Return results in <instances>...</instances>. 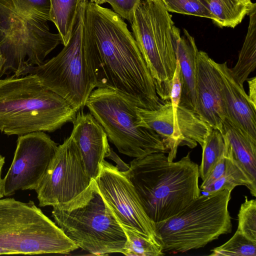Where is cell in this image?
<instances>
[{
    "instance_id": "1",
    "label": "cell",
    "mask_w": 256,
    "mask_h": 256,
    "mask_svg": "<svg viewBox=\"0 0 256 256\" xmlns=\"http://www.w3.org/2000/svg\"><path fill=\"white\" fill-rule=\"evenodd\" d=\"M86 24L91 42V62L96 88L118 90L138 107L157 108L162 103L136 42L119 15L88 1Z\"/></svg>"
},
{
    "instance_id": "2",
    "label": "cell",
    "mask_w": 256,
    "mask_h": 256,
    "mask_svg": "<svg viewBox=\"0 0 256 256\" xmlns=\"http://www.w3.org/2000/svg\"><path fill=\"white\" fill-rule=\"evenodd\" d=\"M154 224L174 216L200 195L198 166L188 152L177 162L165 153L136 158L124 171Z\"/></svg>"
},
{
    "instance_id": "3",
    "label": "cell",
    "mask_w": 256,
    "mask_h": 256,
    "mask_svg": "<svg viewBox=\"0 0 256 256\" xmlns=\"http://www.w3.org/2000/svg\"><path fill=\"white\" fill-rule=\"evenodd\" d=\"M50 0H0V54L4 64L0 77L42 64L62 44L58 33L50 32Z\"/></svg>"
},
{
    "instance_id": "4",
    "label": "cell",
    "mask_w": 256,
    "mask_h": 256,
    "mask_svg": "<svg viewBox=\"0 0 256 256\" xmlns=\"http://www.w3.org/2000/svg\"><path fill=\"white\" fill-rule=\"evenodd\" d=\"M78 112L35 75L0 79V131L8 136L54 132L72 122Z\"/></svg>"
},
{
    "instance_id": "5",
    "label": "cell",
    "mask_w": 256,
    "mask_h": 256,
    "mask_svg": "<svg viewBox=\"0 0 256 256\" xmlns=\"http://www.w3.org/2000/svg\"><path fill=\"white\" fill-rule=\"evenodd\" d=\"M88 0H80L70 38L55 56L24 70L48 89L65 99L78 111L82 110L96 84L91 62V42L86 24Z\"/></svg>"
},
{
    "instance_id": "6",
    "label": "cell",
    "mask_w": 256,
    "mask_h": 256,
    "mask_svg": "<svg viewBox=\"0 0 256 256\" xmlns=\"http://www.w3.org/2000/svg\"><path fill=\"white\" fill-rule=\"evenodd\" d=\"M56 225L78 248L96 256L122 253L126 237L94 180L70 201L52 206Z\"/></svg>"
},
{
    "instance_id": "7",
    "label": "cell",
    "mask_w": 256,
    "mask_h": 256,
    "mask_svg": "<svg viewBox=\"0 0 256 256\" xmlns=\"http://www.w3.org/2000/svg\"><path fill=\"white\" fill-rule=\"evenodd\" d=\"M232 190L200 195L174 216L155 224L156 238L164 253L202 248L230 233L228 210Z\"/></svg>"
},
{
    "instance_id": "8",
    "label": "cell",
    "mask_w": 256,
    "mask_h": 256,
    "mask_svg": "<svg viewBox=\"0 0 256 256\" xmlns=\"http://www.w3.org/2000/svg\"><path fill=\"white\" fill-rule=\"evenodd\" d=\"M133 36L163 101L170 100L180 36L162 0H141L130 23Z\"/></svg>"
},
{
    "instance_id": "9",
    "label": "cell",
    "mask_w": 256,
    "mask_h": 256,
    "mask_svg": "<svg viewBox=\"0 0 256 256\" xmlns=\"http://www.w3.org/2000/svg\"><path fill=\"white\" fill-rule=\"evenodd\" d=\"M0 248L7 254H70L79 248L30 200L0 199Z\"/></svg>"
},
{
    "instance_id": "10",
    "label": "cell",
    "mask_w": 256,
    "mask_h": 256,
    "mask_svg": "<svg viewBox=\"0 0 256 256\" xmlns=\"http://www.w3.org/2000/svg\"><path fill=\"white\" fill-rule=\"evenodd\" d=\"M85 106L102 126L118 151L132 158L168 150L160 136L142 126L136 104L129 96L107 88L92 90Z\"/></svg>"
},
{
    "instance_id": "11",
    "label": "cell",
    "mask_w": 256,
    "mask_h": 256,
    "mask_svg": "<svg viewBox=\"0 0 256 256\" xmlns=\"http://www.w3.org/2000/svg\"><path fill=\"white\" fill-rule=\"evenodd\" d=\"M136 112L140 126L160 136L170 161L176 158L179 146L193 148L198 144L202 147L212 130L196 112L180 104L173 106L170 100L154 110L137 107Z\"/></svg>"
},
{
    "instance_id": "12",
    "label": "cell",
    "mask_w": 256,
    "mask_h": 256,
    "mask_svg": "<svg viewBox=\"0 0 256 256\" xmlns=\"http://www.w3.org/2000/svg\"><path fill=\"white\" fill-rule=\"evenodd\" d=\"M92 180L70 134L58 146L44 174L34 190L38 206H54L67 202L84 192Z\"/></svg>"
},
{
    "instance_id": "13",
    "label": "cell",
    "mask_w": 256,
    "mask_h": 256,
    "mask_svg": "<svg viewBox=\"0 0 256 256\" xmlns=\"http://www.w3.org/2000/svg\"><path fill=\"white\" fill-rule=\"evenodd\" d=\"M94 180L104 202L120 225L158 240L155 224L146 214L124 171L104 160Z\"/></svg>"
},
{
    "instance_id": "14",
    "label": "cell",
    "mask_w": 256,
    "mask_h": 256,
    "mask_svg": "<svg viewBox=\"0 0 256 256\" xmlns=\"http://www.w3.org/2000/svg\"><path fill=\"white\" fill-rule=\"evenodd\" d=\"M58 146L44 132L19 136L12 162L2 179L4 196H12L19 190H34Z\"/></svg>"
},
{
    "instance_id": "15",
    "label": "cell",
    "mask_w": 256,
    "mask_h": 256,
    "mask_svg": "<svg viewBox=\"0 0 256 256\" xmlns=\"http://www.w3.org/2000/svg\"><path fill=\"white\" fill-rule=\"evenodd\" d=\"M196 112L214 130L222 131L226 118L222 93L221 78L207 53L199 50L196 60Z\"/></svg>"
},
{
    "instance_id": "16",
    "label": "cell",
    "mask_w": 256,
    "mask_h": 256,
    "mask_svg": "<svg viewBox=\"0 0 256 256\" xmlns=\"http://www.w3.org/2000/svg\"><path fill=\"white\" fill-rule=\"evenodd\" d=\"M71 135L74 140L92 180L98 176L104 158H108L112 148L104 128L90 113L79 110L72 122Z\"/></svg>"
},
{
    "instance_id": "17",
    "label": "cell",
    "mask_w": 256,
    "mask_h": 256,
    "mask_svg": "<svg viewBox=\"0 0 256 256\" xmlns=\"http://www.w3.org/2000/svg\"><path fill=\"white\" fill-rule=\"evenodd\" d=\"M214 64L221 78L226 118L256 140V113L244 87L233 77L227 62Z\"/></svg>"
},
{
    "instance_id": "18",
    "label": "cell",
    "mask_w": 256,
    "mask_h": 256,
    "mask_svg": "<svg viewBox=\"0 0 256 256\" xmlns=\"http://www.w3.org/2000/svg\"><path fill=\"white\" fill-rule=\"evenodd\" d=\"M226 148L256 190V140L225 118L221 132Z\"/></svg>"
},
{
    "instance_id": "19",
    "label": "cell",
    "mask_w": 256,
    "mask_h": 256,
    "mask_svg": "<svg viewBox=\"0 0 256 256\" xmlns=\"http://www.w3.org/2000/svg\"><path fill=\"white\" fill-rule=\"evenodd\" d=\"M180 35L176 50L182 84L180 104L196 112V60L198 50L194 38L186 29Z\"/></svg>"
},
{
    "instance_id": "20",
    "label": "cell",
    "mask_w": 256,
    "mask_h": 256,
    "mask_svg": "<svg viewBox=\"0 0 256 256\" xmlns=\"http://www.w3.org/2000/svg\"><path fill=\"white\" fill-rule=\"evenodd\" d=\"M220 27L234 28L248 15L256 3L251 0H200Z\"/></svg>"
},
{
    "instance_id": "21",
    "label": "cell",
    "mask_w": 256,
    "mask_h": 256,
    "mask_svg": "<svg viewBox=\"0 0 256 256\" xmlns=\"http://www.w3.org/2000/svg\"><path fill=\"white\" fill-rule=\"evenodd\" d=\"M248 15L249 22L244 41L236 64L230 68L233 77L242 87L256 67V6Z\"/></svg>"
},
{
    "instance_id": "22",
    "label": "cell",
    "mask_w": 256,
    "mask_h": 256,
    "mask_svg": "<svg viewBox=\"0 0 256 256\" xmlns=\"http://www.w3.org/2000/svg\"><path fill=\"white\" fill-rule=\"evenodd\" d=\"M80 0H50V21L56 27L64 46L70 38Z\"/></svg>"
},
{
    "instance_id": "23",
    "label": "cell",
    "mask_w": 256,
    "mask_h": 256,
    "mask_svg": "<svg viewBox=\"0 0 256 256\" xmlns=\"http://www.w3.org/2000/svg\"><path fill=\"white\" fill-rule=\"evenodd\" d=\"M226 166L222 176L201 191L211 194L224 190H232L238 186H245L252 195L256 196V190L252 186L246 174L231 157L225 146Z\"/></svg>"
},
{
    "instance_id": "24",
    "label": "cell",
    "mask_w": 256,
    "mask_h": 256,
    "mask_svg": "<svg viewBox=\"0 0 256 256\" xmlns=\"http://www.w3.org/2000/svg\"><path fill=\"white\" fill-rule=\"evenodd\" d=\"M121 226L126 237L122 254L130 256H160L165 254L158 240L132 228Z\"/></svg>"
},
{
    "instance_id": "25",
    "label": "cell",
    "mask_w": 256,
    "mask_h": 256,
    "mask_svg": "<svg viewBox=\"0 0 256 256\" xmlns=\"http://www.w3.org/2000/svg\"><path fill=\"white\" fill-rule=\"evenodd\" d=\"M202 148V159L198 172L203 181L225 154V144L222 134L218 130L212 129Z\"/></svg>"
},
{
    "instance_id": "26",
    "label": "cell",
    "mask_w": 256,
    "mask_h": 256,
    "mask_svg": "<svg viewBox=\"0 0 256 256\" xmlns=\"http://www.w3.org/2000/svg\"><path fill=\"white\" fill-rule=\"evenodd\" d=\"M210 256H256V242L236 230L226 242L211 250Z\"/></svg>"
},
{
    "instance_id": "27",
    "label": "cell",
    "mask_w": 256,
    "mask_h": 256,
    "mask_svg": "<svg viewBox=\"0 0 256 256\" xmlns=\"http://www.w3.org/2000/svg\"><path fill=\"white\" fill-rule=\"evenodd\" d=\"M238 216L237 230L250 240L256 242V200H248L246 196L244 202L241 204Z\"/></svg>"
},
{
    "instance_id": "28",
    "label": "cell",
    "mask_w": 256,
    "mask_h": 256,
    "mask_svg": "<svg viewBox=\"0 0 256 256\" xmlns=\"http://www.w3.org/2000/svg\"><path fill=\"white\" fill-rule=\"evenodd\" d=\"M168 12L208 18H214L200 0H162Z\"/></svg>"
},
{
    "instance_id": "29",
    "label": "cell",
    "mask_w": 256,
    "mask_h": 256,
    "mask_svg": "<svg viewBox=\"0 0 256 256\" xmlns=\"http://www.w3.org/2000/svg\"><path fill=\"white\" fill-rule=\"evenodd\" d=\"M141 0H108L114 12L132 22L134 10Z\"/></svg>"
},
{
    "instance_id": "30",
    "label": "cell",
    "mask_w": 256,
    "mask_h": 256,
    "mask_svg": "<svg viewBox=\"0 0 256 256\" xmlns=\"http://www.w3.org/2000/svg\"><path fill=\"white\" fill-rule=\"evenodd\" d=\"M226 166V157L224 154L217 162L207 178L202 181L200 186V190L210 186L218 179L223 174Z\"/></svg>"
},
{
    "instance_id": "31",
    "label": "cell",
    "mask_w": 256,
    "mask_h": 256,
    "mask_svg": "<svg viewBox=\"0 0 256 256\" xmlns=\"http://www.w3.org/2000/svg\"><path fill=\"white\" fill-rule=\"evenodd\" d=\"M249 92L248 97L253 107L256 109V77L247 78Z\"/></svg>"
},
{
    "instance_id": "32",
    "label": "cell",
    "mask_w": 256,
    "mask_h": 256,
    "mask_svg": "<svg viewBox=\"0 0 256 256\" xmlns=\"http://www.w3.org/2000/svg\"><path fill=\"white\" fill-rule=\"evenodd\" d=\"M108 158H110L114 160L117 164V168L122 171H126L129 168V166L126 164L113 151L112 148L110 150Z\"/></svg>"
},
{
    "instance_id": "33",
    "label": "cell",
    "mask_w": 256,
    "mask_h": 256,
    "mask_svg": "<svg viewBox=\"0 0 256 256\" xmlns=\"http://www.w3.org/2000/svg\"><path fill=\"white\" fill-rule=\"evenodd\" d=\"M5 158L0 154V199L4 196L2 190V178H1V173L2 167L5 162Z\"/></svg>"
},
{
    "instance_id": "34",
    "label": "cell",
    "mask_w": 256,
    "mask_h": 256,
    "mask_svg": "<svg viewBox=\"0 0 256 256\" xmlns=\"http://www.w3.org/2000/svg\"><path fill=\"white\" fill-rule=\"evenodd\" d=\"M90 2L96 4L100 5L106 2H108V0H89Z\"/></svg>"
},
{
    "instance_id": "35",
    "label": "cell",
    "mask_w": 256,
    "mask_h": 256,
    "mask_svg": "<svg viewBox=\"0 0 256 256\" xmlns=\"http://www.w3.org/2000/svg\"><path fill=\"white\" fill-rule=\"evenodd\" d=\"M4 64V60L2 54H0V74Z\"/></svg>"
}]
</instances>
